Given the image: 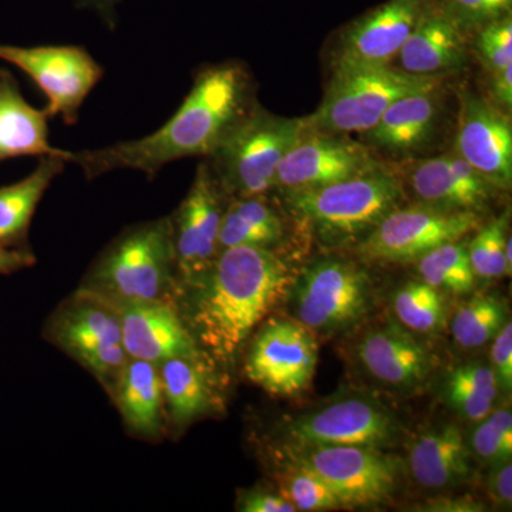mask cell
<instances>
[{"instance_id": "21", "label": "cell", "mask_w": 512, "mask_h": 512, "mask_svg": "<svg viewBox=\"0 0 512 512\" xmlns=\"http://www.w3.org/2000/svg\"><path fill=\"white\" fill-rule=\"evenodd\" d=\"M467 42L468 37L431 2L394 59L396 69L412 76L441 79L464 67Z\"/></svg>"}, {"instance_id": "42", "label": "cell", "mask_w": 512, "mask_h": 512, "mask_svg": "<svg viewBox=\"0 0 512 512\" xmlns=\"http://www.w3.org/2000/svg\"><path fill=\"white\" fill-rule=\"evenodd\" d=\"M491 103L507 113L512 106V64L501 72L491 74Z\"/></svg>"}, {"instance_id": "27", "label": "cell", "mask_w": 512, "mask_h": 512, "mask_svg": "<svg viewBox=\"0 0 512 512\" xmlns=\"http://www.w3.org/2000/svg\"><path fill=\"white\" fill-rule=\"evenodd\" d=\"M66 160L40 157L35 170L18 183L0 187V244L8 248H28L30 222L43 195L62 173Z\"/></svg>"}, {"instance_id": "7", "label": "cell", "mask_w": 512, "mask_h": 512, "mask_svg": "<svg viewBox=\"0 0 512 512\" xmlns=\"http://www.w3.org/2000/svg\"><path fill=\"white\" fill-rule=\"evenodd\" d=\"M46 336L111 393L128 359L116 306L79 289L53 313Z\"/></svg>"}, {"instance_id": "25", "label": "cell", "mask_w": 512, "mask_h": 512, "mask_svg": "<svg viewBox=\"0 0 512 512\" xmlns=\"http://www.w3.org/2000/svg\"><path fill=\"white\" fill-rule=\"evenodd\" d=\"M110 394L128 430L144 439L161 436L165 403L157 363L128 357Z\"/></svg>"}, {"instance_id": "17", "label": "cell", "mask_w": 512, "mask_h": 512, "mask_svg": "<svg viewBox=\"0 0 512 512\" xmlns=\"http://www.w3.org/2000/svg\"><path fill=\"white\" fill-rule=\"evenodd\" d=\"M454 151L494 188L512 183V128L505 111L473 92L460 93Z\"/></svg>"}, {"instance_id": "9", "label": "cell", "mask_w": 512, "mask_h": 512, "mask_svg": "<svg viewBox=\"0 0 512 512\" xmlns=\"http://www.w3.org/2000/svg\"><path fill=\"white\" fill-rule=\"evenodd\" d=\"M480 222L476 212L443 211L424 204L399 207L357 244V254L372 262L419 261L431 249L476 231Z\"/></svg>"}, {"instance_id": "22", "label": "cell", "mask_w": 512, "mask_h": 512, "mask_svg": "<svg viewBox=\"0 0 512 512\" xmlns=\"http://www.w3.org/2000/svg\"><path fill=\"white\" fill-rule=\"evenodd\" d=\"M204 353L164 360L158 365L165 413L174 429H184L221 407V394Z\"/></svg>"}, {"instance_id": "39", "label": "cell", "mask_w": 512, "mask_h": 512, "mask_svg": "<svg viewBox=\"0 0 512 512\" xmlns=\"http://www.w3.org/2000/svg\"><path fill=\"white\" fill-rule=\"evenodd\" d=\"M238 510L245 512H295L296 508L282 495L265 488H252L239 495Z\"/></svg>"}, {"instance_id": "24", "label": "cell", "mask_w": 512, "mask_h": 512, "mask_svg": "<svg viewBox=\"0 0 512 512\" xmlns=\"http://www.w3.org/2000/svg\"><path fill=\"white\" fill-rule=\"evenodd\" d=\"M45 110H37L23 99L15 77L0 69V164L16 157H62L69 163L70 151L49 141Z\"/></svg>"}, {"instance_id": "29", "label": "cell", "mask_w": 512, "mask_h": 512, "mask_svg": "<svg viewBox=\"0 0 512 512\" xmlns=\"http://www.w3.org/2000/svg\"><path fill=\"white\" fill-rule=\"evenodd\" d=\"M500 389L493 367L470 363L453 370L447 380L446 393L448 402L458 413L480 421L493 412Z\"/></svg>"}, {"instance_id": "35", "label": "cell", "mask_w": 512, "mask_h": 512, "mask_svg": "<svg viewBox=\"0 0 512 512\" xmlns=\"http://www.w3.org/2000/svg\"><path fill=\"white\" fill-rule=\"evenodd\" d=\"M434 8L470 39L495 20L510 16L512 0H433Z\"/></svg>"}, {"instance_id": "2", "label": "cell", "mask_w": 512, "mask_h": 512, "mask_svg": "<svg viewBox=\"0 0 512 512\" xmlns=\"http://www.w3.org/2000/svg\"><path fill=\"white\" fill-rule=\"evenodd\" d=\"M292 282V269L276 249H221L210 268L185 285L191 296L184 318L204 355L218 365H234Z\"/></svg>"}, {"instance_id": "18", "label": "cell", "mask_w": 512, "mask_h": 512, "mask_svg": "<svg viewBox=\"0 0 512 512\" xmlns=\"http://www.w3.org/2000/svg\"><path fill=\"white\" fill-rule=\"evenodd\" d=\"M116 308L128 357L160 365L173 357L204 353L175 302L123 303Z\"/></svg>"}, {"instance_id": "40", "label": "cell", "mask_w": 512, "mask_h": 512, "mask_svg": "<svg viewBox=\"0 0 512 512\" xmlns=\"http://www.w3.org/2000/svg\"><path fill=\"white\" fill-rule=\"evenodd\" d=\"M488 494L494 504L511 507L512 503V466L511 461L498 463L488 478Z\"/></svg>"}, {"instance_id": "10", "label": "cell", "mask_w": 512, "mask_h": 512, "mask_svg": "<svg viewBox=\"0 0 512 512\" xmlns=\"http://www.w3.org/2000/svg\"><path fill=\"white\" fill-rule=\"evenodd\" d=\"M296 318L312 332H338L363 318L372 302L365 269L343 259L309 266L295 289Z\"/></svg>"}, {"instance_id": "16", "label": "cell", "mask_w": 512, "mask_h": 512, "mask_svg": "<svg viewBox=\"0 0 512 512\" xmlns=\"http://www.w3.org/2000/svg\"><path fill=\"white\" fill-rule=\"evenodd\" d=\"M433 0H387L348 23L336 37L333 69L393 66Z\"/></svg>"}, {"instance_id": "30", "label": "cell", "mask_w": 512, "mask_h": 512, "mask_svg": "<svg viewBox=\"0 0 512 512\" xmlns=\"http://www.w3.org/2000/svg\"><path fill=\"white\" fill-rule=\"evenodd\" d=\"M417 262L421 279L439 291L466 295L476 285L477 276L468 258L467 244L461 239L431 249Z\"/></svg>"}, {"instance_id": "5", "label": "cell", "mask_w": 512, "mask_h": 512, "mask_svg": "<svg viewBox=\"0 0 512 512\" xmlns=\"http://www.w3.org/2000/svg\"><path fill=\"white\" fill-rule=\"evenodd\" d=\"M306 130V119L275 116L255 106L210 157V167L229 198L259 197L274 190L282 158Z\"/></svg>"}, {"instance_id": "20", "label": "cell", "mask_w": 512, "mask_h": 512, "mask_svg": "<svg viewBox=\"0 0 512 512\" xmlns=\"http://www.w3.org/2000/svg\"><path fill=\"white\" fill-rule=\"evenodd\" d=\"M443 110L440 86L409 94L394 101L376 126L362 134V143L392 156H412L434 140Z\"/></svg>"}, {"instance_id": "34", "label": "cell", "mask_w": 512, "mask_h": 512, "mask_svg": "<svg viewBox=\"0 0 512 512\" xmlns=\"http://www.w3.org/2000/svg\"><path fill=\"white\" fill-rule=\"evenodd\" d=\"M508 214L485 225L467 244L468 258L477 278L495 279L511 274V261L507 256Z\"/></svg>"}, {"instance_id": "37", "label": "cell", "mask_w": 512, "mask_h": 512, "mask_svg": "<svg viewBox=\"0 0 512 512\" xmlns=\"http://www.w3.org/2000/svg\"><path fill=\"white\" fill-rule=\"evenodd\" d=\"M476 52L488 73L501 72L512 64V16L484 26L474 33Z\"/></svg>"}, {"instance_id": "31", "label": "cell", "mask_w": 512, "mask_h": 512, "mask_svg": "<svg viewBox=\"0 0 512 512\" xmlns=\"http://www.w3.org/2000/svg\"><path fill=\"white\" fill-rule=\"evenodd\" d=\"M393 309L402 325L414 332L436 333L446 325L443 295L424 281L403 285L394 295Z\"/></svg>"}, {"instance_id": "19", "label": "cell", "mask_w": 512, "mask_h": 512, "mask_svg": "<svg viewBox=\"0 0 512 512\" xmlns=\"http://www.w3.org/2000/svg\"><path fill=\"white\" fill-rule=\"evenodd\" d=\"M406 177L419 204L443 211L478 214L487 207L494 190L456 151L412 161Z\"/></svg>"}, {"instance_id": "15", "label": "cell", "mask_w": 512, "mask_h": 512, "mask_svg": "<svg viewBox=\"0 0 512 512\" xmlns=\"http://www.w3.org/2000/svg\"><path fill=\"white\" fill-rule=\"evenodd\" d=\"M286 434L296 446L383 448L396 440L397 424L379 403L365 397H345L302 414L288 424Z\"/></svg>"}, {"instance_id": "36", "label": "cell", "mask_w": 512, "mask_h": 512, "mask_svg": "<svg viewBox=\"0 0 512 512\" xmlns=\"http://www.w3.org/2000/svg\"><path fill=\"white\" fill-rule=\"evenodd\" d=\"M473 433V450L480 460L503 463L511 460L512 414L510 409L495 410L488 414Z\"/></svg>"}, {"instance_id": "14", "label": "cell", "mask_w": 512, "mask_h": 512, "mask_svg": "<svg viewBox=\"0 0 512 512\" xmlns=\"http://www.w3.org/2000/svg\"><path fill=\"white\" fill-rule=\"evenodd\" d=\"M382 164L362 141L305 130L276 170L274 190H316L349 180Z\"/></svg>"}, {"instance_id": "8", "label": "cell", "mask_w": 512, "mask_h": 512, "mask_svg": "<svg viewBox=\"0 0 512 512\" xmlns=\"http://www.w3.org/2000/svg\"><path fill=\"white\" fill-rule=\"evenodd\" d=\"M288 450L292 461L309 468L329 485L342 507L389 503L399 485V463L380 448L291 444Z\"/></svg>"}, {"instance_id": "6", "label": "cell", "mask_w": 512, "mask_h": 512, "mask_svg": "<svg viewBox=\"0 0 512 512\" xmlns=\"http://www.w3.org/2000/svg\"><path fill=\"white\" fill-rule=\"evenodd\" d=\"M440 82L441 79L412 76L393 66L333 69L318 110L305 117L306 130L342 136L366 133L394 101L434 89Z\"/></svg>"}, {"instance_id": "38", "label": "cell", "mask_w": 512, "mask_h": 512, "mask_svg": "<svg viewBox=\"0 0 512 512\" xmlns=\"http://www.w3.org/2000/svg\"><path fill=\"white\" fill-rule=\"evenodd\" d=\"M491 360L498 383L505 392H510L512 386V326L511 322L504 323L500 332L493 339Z\"/></svg>"}, {"instance_id": "44", "label": "cell", "mask_w": 512, "mask_h": 512, "mask_svg": "<svg viewBox=\"0 0 512 512\" xmlns=\"http://www.w3.org/2000/svg\"><path fill=\"white\" fill-rule=\"evenodd\" d=\"M120 0H77L80 8L92 9L94 12L99 13L100 18L104 23L113 28L116 25V9Z\"/></svg>"}, {"instance_id": "23", "label": "cell", "mask_w": 512, "mask_h": 512, "mask_svg": "<svg viewBox=\"0 0 512 512\" xmlns=\"http://www.w3.org/2000/svg\"><path fill=\"white\" fill-rule=\"evenodd\" d=\"M360 363L376 380L394 387H414L431 372L429 352L406 330L390 323L357 346Z\"/></svg>"}, {"instance_id": "43", "label": "cell", "mask_w": 512, "mask_h": 512, "mask_svg": "<svg viewBox=\"0 0 512 512\" xmlns=\"http://www.w3.org/2000/svg\"><path fill=\"white\" fill-rule=\"evenodd\" d=\"M427 511H451V512H471L483 511V505L470 497L463 498H444V500H433L426 504Z\"/></svg>"}, {"instance_id": "11", "label": "cell", "mask_w": 512, "mask_h": 512, "mask_svg": "<svg viewBox=\"0 0 512 512\" xmlns=\"http://www.w3.org/2000/svg\"><path fill=\"white\" fill-rule=\"evenodd\" d=\"M316 366L315 332L298 319L272 318L249 346L245 375L266 393L292 397L311 387Z\"/></svg>"}, {"instance_id": "12", "label": "cell", "mask_w": 512, "mask_h": 512, "mask_svg": "<svg viewBox=\"0 0 512 512\" xmlns=\"http://www.w3.org/2000/svg\"><path fill=\"white\" fill-rule=\"evenodd\" d=\"M0 59L28 74L47 99V116L74 124L103 69L83 47L0 45Z\"/></svg>"}, {"instance_id": "1", "label": "cell", "mask_w": 512, "mask_h": 512, "mask_svg": "<svg viewBox=\"0 0 512 512\" xmlns=\"http://www.w3.org/2000/svg\"><path fill=\"white\" fill-rule=\"evenodd\" d=\"M255 106L251 76L241 63L205 67L163 127L140 140L70 151L69 163L79 165L89 180L116 170H137L151 178L181 158L210 157Z\"/></svg>"}, {"instance_id": "28", "label": "cell", "mask_w": 512, "mask_h": 512, "mask_svg": "<svg viewBox=\"0 0 512 512\" xmlns=\"http://www.w3.org/2000/svg\"><path fill=\"white\" fill-rule=\"evenodd\" d=\"M285 222L265 195L229 198L222 214L221 249L256 247L276 249L284 242Z\"/></svg>"}, {"instance_id": "3", "label": "cell", "mask_w": 512, "mask_h": 512, "mask_svg": "<svg viewBox=\"0 0 512 512\" xmlns=\"http://www.w3.org/2000/svg\"><path fill=\"white\" fill-rule=\"evenodd\" d=\"M286 207L326 248L359 244L404 197L399 173L380 164L316 190L284 192Z\"/></svg>"}, {"instance_id": "32", "label": "cell", "mask_w": 512, "mask_h": 512, "mask_svg": "<svg viewBox=\"0 0 512 512\" xmlns=\"http://www.w3.org/2000/svg\"><path fill=\"white\" fill-rule=\"evenodd\" d=\"M505 323V308L495 296L476 295L458 309L451 323L454 340L464 349H477L495 338Z\"/></svg>"}, {"instance_id": "4", "label": "cell", "mask_w": 512, "mask_h": 512, "mask_svg": "<svg viewBox=\"0 0 512 512\" xmlns=\"http://www.w3.org/2000/svg\"><path fill=\"white\" fill-rule=\"evenodd\" d=\"M177 259L170 218L128 228L94 262L83 291L111 305L170 301L178 288Z\"/></svg>"}, {"instance_id": "13", "label": "cell", "mask_w": 512, "mask_h": 512, "mask_svg": "<svg viewBox=\"0 0 512 512\" xmlns=\"http://www.w3.org/2000/svg\"><path fill=\"white\" fill-rule=\"evenodd\" d=\"M224 197L210 164L198 165L187 197L170 218L178 276L184 285L200 278L220 252Z\"/></svg>"}, {"instance_id": "26", "label": "cell", "mask_w": 512, "mask_h": 512, "mask_svg": "<svg viewBox=\"0 0 512 512\" xmlns=\"http://www.w3.org/2000/svg\"><path fill=\"white\" fill-rule=\"evenodd\" d=\"M409 467L424 488L440 490L471 476L470 451L460 427L440 424L424 430L410 447Z\"/></svg>"}, {"instance_id": "33", "label": "cell", "mask_w": 512, "mask_h": 512, "mask_svg": "<svg viewBox=\"0 0 512 512\" xmlns=\"http://www.w3.org/2000/svg\"><path fill=\"white\" fill-rule=\"evenodd\" d=\"M278 484L286 500L296 511H328L342 508L328 484L302 464H286L278 474Z\"/></svg>"}, {"instance_id": "41", "label": "cell", "mask_w": 512, "mask_h": 512, "mask_svg": "<svg viewBox=\"0 0 512 512\" xmlns=\"http://www.w3.org/2000/svg\"><path fill=\"white\" fill-rule=\"evenodd\" d=\"M36 264L29 248H8L0 244V275L15 274Z\"/></svg>"}]
</instances>
